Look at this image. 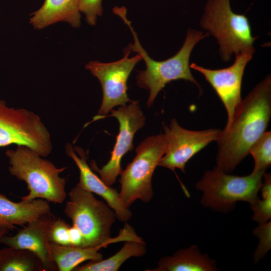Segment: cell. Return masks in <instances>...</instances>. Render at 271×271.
<instances>
[{
    "label": "cell",
    "instance_id": "obj_15",
    "mask_svg": "<svg viewBox=\"0 0 271 271\" xmlns=\"http://www.w3.org/2000/svg\"><path fill=\"white\" fill-rule=\"evenodd\" d=\"M50 212L48 201L45 199L22 200L14 202L0 194V223L11 230L16 228L15 225L24 226Z\"/></svg>",
    "mask_w": 271,
    "mask_h": 271
},
{
    "label": "cell",
    "instance_id": "obj_25",
    "mask_svg": "<svg viewBox=\"0 0 271 271\" xmlns=\"http://www.w3.org/2000/svg\"><path fill=\"white\" fill-rule=\"evenodd\" d=\"M79 8L85 14L86 23L91 26L95 25L97 17L102 14V0H79Z\"/></svg>",
    "mask_w": 271,
    "mask_h": 271
},
{
    "label": "cell",
    "instance_id": "obj_18",
    "mask_svg": "<svg viewBox=\"0 0 271 271\" xmlns=\"http://www.w3.org/2000/svg\"><path fill=\"white\" fill-rule=\"evenodd\" d=\"M108 244H102L90 247L63 246L50 241L51 254L59 271H71L85 261L103 259L99 250Z\"/></svg>",
    "mask_w": 271,
    "mask_h": 271
},
{
    "label": "cell",
    "instance_id": "obj_16",
    "mask_svg": "<svg viewBox=\"0 0 271 271\" xmlns=\"http://www.w3.org/2000/svg\"><path fill=\"white\" fill-rule=\"evenodd\" d=\"M31 16L30 23L38 30L61 21L74 28L81 25L79 0H45L42 7Z\"/></svg>",
    "mask_w": 271,
    "mask_h": 271
},
{
    "label": "cell",
    "instance_id": "obj_5",
    "mask_svg": "<svg viewBox=\"0 0 271 271\" xmlns=\"http://www.w3.org/2000/svg\"><path fill=\"white\" fill-rule=\"evenodd\" d=\"M200 25L216 40L224 62L237 52H255L253 44L257 37L252 35L249 20L245 15L232 11L230 0H207Z\"/></svg>",
    "mask_w": 271,
    "mask_h": 271
},
{
    "label": "cell",
    "instance_id": "obj_14",
    "mask_svg": "<svg viewBox=\"0 0 271 271\" xmlns=\"http://www.w3.org/2000/svg\"><path fill=\"white\" fill-rule=\"evenodd\" d=\"M66 153L75 163L79 172L78 184L83 189L101 197L114 211L116 218L123 222H127L132 216V213L122 202L119 193L116 190L106 185L92 170L86 162V156L80 147L74 149L71 145L66 146Z\"/></svg>",
    "mask_w": 271,
    "mask_h": 271
},
{
    "label": "cell",
    "instance_id": "obj_4",
    "mask_svg": "<svg viewBox=\"0 0 271 271\" xmlns=\"http://www.w3.org/2000/svg\"><path fill=\"white\" fill-rule=\"evenodd\" d=\"M5 154L9 160L10 174L27 185L29 193L20 197L22 200L41 198L59 204L65 201L66 179L60 177V174L67 167L58 168L24 146H17L15 150H7Z\"/></svg>",
    "mask_w": 271,
    "mask_h": 271
},
{
    "label": "cell",
    "instance_id": "obj_20",
    "mask_svg": "<svg viewBox=\"0 0 271 271\" xmlns=\"http://www.w3.org/2000/svg\"><path fill=\"white\" fill-rule=\"evenodd\" d=\"M0 271H43V268L32 251L7 246L0 249Z\"/></svg>",
    "mask_w": 271,
    "mask_h": 271
},
{
    "label": "cell",
    "instance_id": "obj_13",
    "mask_svg": "<svg viewBox=\"0 0 271 271\" xmlns=\"http://www.w3.org/2000/svg\"><path fill=\"white\" fill-rule=\"evenodd\" d=\"M55 219L51 212L42 214L15 235L3 236L0 243L8 247L32 251L41 259L43 271L58 270L50 247V231Z\"/></svg>",
    "mask_w": 271,
    "mask_h": 271
},
{
    "label": "cell",
    "instance_id": "obj_11",
    "mask_svg": "<svg viewBox=\"0 0 271 271\" xmlns=\"http://www.w3.org/2000/svg\"><path fill=\"white\" fill-rule=\"evenodd\" d=\"M168 145L158 166L175 172L176 169L185 172L187 163L197 153L218 138L221 130L210 128L199 131L181 127L172 119L169 127H164Z\"/></svg>",
    "mask_w": 271,
    "mask_h": 271
},
{
    "label": "cell",
    "instance_id": "obj_8",
    "mask_svg": "<svg viewBox=\"0 0 271 271\" xmlns=\"http://www.w3.org/2000/svg\"><path fill=\"white\" fill-rule=\"evenodd\" d=\"M12 145L27 147L43 157L52 150L49 132L37 114L0 100V148Z\"/></svg>",
    "mask_w": 271,
    "mask_h": 271
},
{
    "label": "cell",
    "instance_id": "obj_10",
    "mask_svg": "<svg viewBox=\"0 0 271 271\" xmlns=\"http://www.w3.org/2000/svg\"><path fill=\"white\" fill-rule=\"evenodd\" d=\"M109 116L115 117L119 122V132L109 161L99 169L95 161L90 163L91 168L97 172L100 179L107 186H111L122 171L121 161L123 156L133 148V139L136 132L143 127L145 117L138 105V101H132L128 105L121 106L117 109H112Z\"/></svg>",
    "mask_w": 271,
    "mask_h": 271
},
{
    "label": "cell",
    "instance_id": "obj_9",
    "mask_svg": "<svg viewBox=\"0 0 271 271\" xmlns=\"http://www.w3.org/2000/svg\"><path fill=\"white\" fill-rule=\"evenodd\" d=\"M131 51L127 47L124 56L109 63L90 61L85 68L99 81L102 89V100L98 115L93 120L102 119L115 106H124L131 102L127 94V81L136 64L143 60L138 54L129 58Z\"/></svg>",
    "mask_w": 271,
    "mask_h": 271
},
{
    "label": "cell",
    "instance_id": "obj_1",
    "mask_svg": "<svg viewBox=\"0 0 271 271\" xmlns=\"http://www.w3.org/2000/svg\"><path fill=\"white\" fill-rule=\"evenodd\" d=\"M271 117V75H268L247 95L235 112L230 125L216 142V168L228 173L249 154L265 132Z\"/></svg>",
    "mask_w": 271,
    "mask_h": 271
},
{
    "label": "cell",
    "instance_id": "obj_3",
    "mask_svg": "<svg viewBox=\"0 0 271 271\" xmlns=\"http://www.w3.org/2000/svg\"><path fill=\"white\" fill-rule=\"evenodd\" d=\"M112 11L118 16L129 28L133 37V44L127 47L131 51L141 55L146 64V69L139 72L137 83L142 88L150 91L147 105L150 107L154 103L159 92L166 85L174 80L183 79L195 84L201 91V88L193 77L189 65L191 52L195 45L202 39L210 36L208 32L189 28L181 48L173 56L164 61H156L150 57L143 48L134 31L131 22L126 17V9L124 7L115 6Z\"/></svg>",
    "mask_w": 271,
    "mask_h": 271
},
{
    "label": "cell",
    "instance_id": "obj_21",
    "mask_svg": "<svg viewBox=\"0 0 271 271\" xmlns=\"http://www.w3.org/2000/svg\"><path fill=\"white\" fill-rule=\"evenodd\" d=\"M50 241L63 246L82 247V240L80 233L72 225L60 218L56 219L51 226Z\"/></svg>",
    "mask_w": 271,
    "mask_h": 271
},
{
    "label": "cell",
    "instance_id": "obj_26",
    "mask_svg": "<svg viewBox=\"0 0 271 271\" xmlns=\"http://www.w3.org/2000/svg\"><path fill=\"white\" fill-rule=\"evenodd\" d=\"M11 230L8 227L0 223V239L4 235L7 234Z\"/></svg>",
    "mask_w": 271,
    "mask_h": 271
},
{
    "label": "cell",
    "instance_id": "obj_24",
    "mask_svg": "<svg viewBox=\"0 0 271 271\" xmlns=\"http://www.w3.org/2000/svg\"><path fill=\"white\" fill-rule=\"evenodd\" d=\"M253 234L258 238V244L253 256L255 264L262 259L271 248V221L258 224L252 231Z\"/></svg>",
    "mask_w": 271,
    "mask_h": 271
},
{
    "label": "cell",
    "instance_id": "obj_6",
    "mask_svg": "<svg viewBox=\"0 0 271 271\" xmlns=\"http://www.w3.org/2000/svg\"><path fill=\"white\" fill-rule=\"evenodd\" d=\"M264 172L252 171L249 175L238 176L215 167L204 172L195 188L202 192L200 202L203 206L227 213L234 209L237 202L251 205L257 201Z\"/></svg>",
    "mask_w": 271,
    "mask_h": 271
},
{
    "label": "cell",
    "instance_id": "obj_17",
    "mask_svg": "<svg viewBox=\"0 0 271 271\" xmlns=\"http://www.w3.org/2000/svg\"><path fill=\"white\" fill-rule=\"evenodd\" d=\"M147 271H216V261L202 253L196 245L180 249L172 256L162 257L156 268Z\"/></svg>",
    "mask_w": 271,
    "mask_h": 271
},
{
    "label": "cell",
    "instance_id": "obj_22",
    "mask_svg": "<svg viewBox=\"0 0 271 271\" xmlns=\"http://www.w3.org/2000/svg\"><path fill=\"white\" fill-rule=\"evenodd\" d=\"M262 199L259 198L250 208L253 212L252 219L258 224L265 223L271 218V175L264 172L260 188Z\"/></svg>",
    "mask_w": 271,
    "mask_h": 271
},
{
    "label": "cell",
    "instance_id": "obj_23",
    "mask_svg": "<svg viewBox=\"0 0 271 271\" xmlns=\"http://www.w3.org/2000/svg\"><path fill=\"white\" fill-rule=\"evenodd\" d=\"M254 161L253 171L265 172L271 164V132H265L249 150Z\"/></svg>",
    "mask_w": 271,
    "mask_h": 271
},
{
    "label": "cell",
    "instance_id": "obj_12",
    "mask_svg": "<svg viewBox=\"0 0 271 271\" xmlns=\"http://www.w3.org/2000/svg\"><path fill=\"white\" fill-rule=\"evenodd\" d=\"M254 52L243 51L235 54V61L228 67L211 69L195 63L190 67L201 73L210 84L223 103L227 113V121L225 127L231 123L234 113L240 104L241 84L245 68L252 59Z\"/></svg>",
    "mask_w": 271,
    "mask_h": 271
},
{
    "label": "cell",
    "instance_id": "obj_7",
    "mask_svg": "<svg viewBox=\"0 0 271 271\" xmlns=\"http://www.w3.org/2000/svg\"><path fill=\"white\" fill-rule=\"evenodd\" d=\"M168 142L165 134L150 136L136 149V156L122 170L119 192L124 205L129 208L137 200L147 203L153 197L152 179L165 153Z\"/></svg>",
    "mask_w": 271,
    "mask_h": 271
},
{
    "label": "cell",
    "instance_id": "obj_19",
    "mask_svg": "<svg viewBox=\"0 0 271 271\" xmlns=\"http://www.w3.org/2000/svg\"><path fill=\"white\" fill-rule=\"evenodd\" d=\"M147 251L144 241H126L116 253L109 257L98 261H89L77 266L74 271H117L121 265L132 257H141Z\"/></svg>",
    "mask_w": 271,
    "mask_h": 271
},
{
    "label": "cell",
    "instance_id": "obj_2",
    "mask_svg": "<svg viewBox=\"0 0 271 271\" xmlns=\"http://www.w3.org/2000/svg\"><path fill=\"white\" fill-rule=\"evenodd\" d=\"M68 195L69 200L66 202L64 212L80 233L82 247L121 241H143L127 222H125L118 235L111 238V230L116 219L115 214L106 202L95 198L93 193L77 184Z\"/></svg>",
    "mask_w": 271,
    "mask_h": 271
}]
</instances>
